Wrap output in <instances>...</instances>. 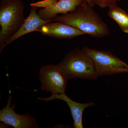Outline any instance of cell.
<instances>
[{"mask_svg": "<svg viewBox=\"0 0 128 128\" xmlns=\"http://www.w3.org/2000/svg\"><path fill=\"white\" fill-rule=\"evenodd\" d=\"M92 8L87 2L73 11L57 16L52 22L70 25L94 38L108 36L110 31L107 25Z\"/></svg>", "mask_w": 128, "mask_h": 128, "instance_id": "cell-1", "label": "cell"}, {"mask_svg": "<svg viewBox=\"0 0 128 128\" xmlns=\"http://www.w3.org/2000/svg\"><path fill=\"white\" fill-rule=\"evenodd\" d=\"M24 7L21 0H0V52L25 20Z\"/></svg>", "mask_w": 128, "mask_h": 128, "instance_id": "cell-2", "label": "cell"}, {"mask_svg": "<svg viewBox=\"0 0 128 128\" xmlns=\"http://www.w3.org/2000/svg\"><path fill=\"white\" fill-rule=\"evenodd\" d=\"M57 65L67 80L98 78L92 59L82 49L76 48L70 51Z\"/></svg>", "mask_w": 128, "mask_h": 128, "instance_id": "cell-3", "label": "cell"}, {"mask_svg": "<svg viewBox=\"0 0 128 128\" xmlns=\"http://www.w3.org/2000/svg\"><path fill=\"white\" fill-rule=\"evenodd\" d=\"M83 51L92 59L98 76L128 73V64L108 51L84 47Z\"/></svg>", "mask_w": 128, "mask_h": 128, "instance_id": "cell-4", "label": "cell"}, {"mask_svg": "<svg viewBox=\"0 0 128 128\" xmlns=\"http://www.w3.org/2000/svg\"><path fill=\"white\" fill-rule=\"evenodd\" d=\"M68 80L57 64L44 66L40 70L41 89L52 94L65 92Z\"/></svg>", "mask_w": 128, "mask_h": 128, "instance_id": "cell-5", "label": "cell"}, {"mask_svg": "<svg viewBox=\"0 0 128 128\" xmlns=\"http://www.w3.org/2000/svg\"><path fill=\"white\" fill-rule=\"evenodd\" d=\"M12 97L9 95L7 105L0 110V121L14 128H37L36 120L28 113L18 114L14 111L15 104L11 106Z\"/></svg>", "mask_w": 128, "mask_h": 128, "instance_id": "cell-6", "label": "cell"}, {"mask_svg": "<svg viewBox=\"0 0 128 128\" xmlns=\"http://www.w3.org/2000/svg\"><path fill=\"white\" fill-rule=\"evenodd\" d=\"M52 22L41 26L37 32H40L43 35L59 39H71L85 34L82 31L70 25Z\"/></svg>", "mask_w": 128, "mask_h": 128, "instance_id": "cell-7", "label": "cell"}, {"mask_svg": "<svg viewBox=\"0 0 128 128\" xmlns=\"http://www.w3.org/2000/svg\"><path fill=\"white\" fill-rule=\"evenodd\" d=\"M87 2L86 0H59L51 6L40 10L38 13L43 20H52L58 14H67Z\"/></svg>", "mask_w": 128, "mask_h": 128, "instance_id": "cell-8", "label": "cell"}, {"mask_svg": "<svg viewBox=\"0 0 128 128\" xmlns=\"http://www.w3.org/2000/svg\"><path fill=\"white\" fill-rule=\"evenodd\" d=\"M38 100L48 102L56 99H60L64 101L70 108L73 118V126L74 128H83L82 114L86 108L94 105L93 102L87 103H80L72 100L66 96L65 92L60 94H52L46 98H38Z\"/></svg>", "mask_w": 128, "mask_h": 128, "instance_id": "cell-9", "label": "cell"}, {"mask_svg": "<svg viewBox=\"0 0 128 128\" xmlns=\"http://www.w3.org/2000/svg\"><path fill=\"white\" fill-rule=\"evenodd\" d=\"M31 7L29 16L27 18H25L23 23L17 32L8 40L5 44V47L25 34L32 32H37V30L41 26L49 22L52 21V20H43L37 13L38 8L32 6Z\"/></svg>", "mask_w": 128, "mask_h": 128, "instance_id": "cell-10", "label": "cell"}, {"mask_svg": "<svg viewBox=\"0 0 128 128\" xmlns=\"http://www.w3.org/2000/svg\"><path fill=\"white\" fill-rule=\"evenodd\" d=\"M108 8V16L116 22L123 32L128 33V14L127 12L116 4Z\"/></svg>", "mask_w": 128, "mask_h": 128, "instance_id": "cell-11", "label": "cell"}, {"mask_svg": "<svg viewBox=\"0 0 128 128\" xmlns=\"http://www.w3.org/2000/svg\"><path fill=\"white\" fill-rule=\"evenodd\" d=\"M58 0H44L30 4V6L47 8L55 4Z\"/></svg>", "mask_w": 128, "mask_h": 128, "instance_id": "cell-12", "label": "cell"}, {"mask_svg": "<svg viewBox=\"0 0 128 128\" xmlns=\"http://www.w3.org/2000/svg\"><path fill=\"white\" fill-rule=\"evenodd\" d=\"M120 0H92L94 4L103 8L110 7L111 6L116 4L117 1Z\"/></svg>", "mask_w": 128, "mask_h": 128, "instance_id": "cell-13", "label": "cell"}, {"mask_svg": "<svg viewBox=\"0 0 128 128\" xmlns=\"http://www.w3.org/2000/svg\"><path fill=\"white\" fill-rule=\"evenodd\" d=\"M87 2L88 3L89 6H90L92 7H93L95 6L94 3H93L92 0H86Z\"/></svg>", "mask_w": 128, "mask_h": 128, "instance_id": "cell-14", "label": "cell"}]
</instances>
